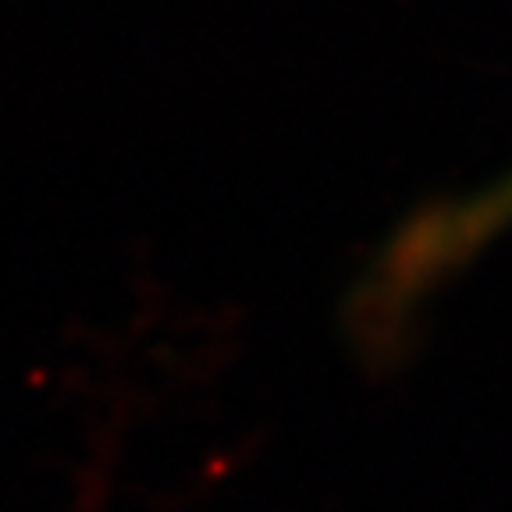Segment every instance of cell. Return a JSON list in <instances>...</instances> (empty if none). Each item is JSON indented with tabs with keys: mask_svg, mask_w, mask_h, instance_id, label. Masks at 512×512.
Instances as JSON below:
<instances>
[{
	"mask_svg": "<svg viewBox=\"0 0 512 512\" xmlns=\"http://www.w3.org/2000/svg\"><path fill=\"white\" fill-rule=\"evenodd\" d=\"M512 228V175L488 189L424 207L384 242L360 281L352 320L370 345L399 335L402 320Z\"/></svg>",
	"mask_w": 512,
	"mask_h": 512,
	"instance_id": "1",
	"label": "cell"
}]
</instances>
